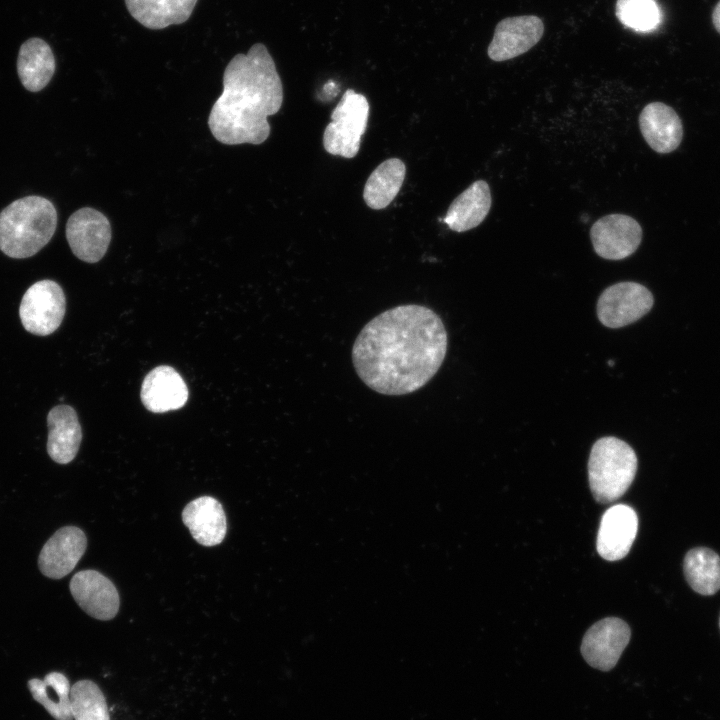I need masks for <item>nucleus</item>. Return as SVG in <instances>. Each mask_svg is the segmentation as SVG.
I'll return each instance as SVG.
<instances>
[{"instance_id":"obj_4","label":"nucleus","mask_w":720,"mask_h":720,"mask_svg":"<svg viewBox=\"0 0 720 720\" xmlns=\"http://www.w3.org/2000/svg\"><path fill=\"white\" fill-rule=\"evenodd\" d=\"M632 447L616 437H603L592 446L588 477L592 495L600 503L621 497L632 484L637 471Z\"/></svg>"},{"instance_id":"obj_21","label":"nucleus","mask_w":720,"mask_h":720,"mask_svg":"<svg viewBox=\"0 0 720 720\" xmlns=\"http://www.w3.org/2000/svg\"><path fill=\"white\" fill-rule=\"evenodd\" d=\"M17 71L24 88L37 92L51 80L55 72V57L50 46L40 38H30L19 50Z\"/></svg>"},{"instance_id":"obj_10","label":"nucleus","mask_w":720,"mask_h":720,"mask_svg":"<svg viewBox=\"0 0 720 720\" xmlns=\"http://www.w3.org/2000/svg\"><path fill=\"white\" fill-rule=\"evenodd\" d=\"M590 237L597 255L608 260H621L637 250L642 239V229L628 215L610 214L592 225Z\"/></svg>"},{"instance_id":"obj_20","label":"nucleus","mask_w":720,"mask_h":720,"mask_svg":"<svg viewBox=\"0 0 720 720\" xmlns=\"http://www.w3.org/2000/svg\"><path fill=\"white\" fill-rule=\"evenodd\" d=\"M130 15L142 26L161 30L186 22L198 0H124Z\"/></svg>"},{"instance_id":"obj_28","label":"nucleus","mask_w":720,"mask_h":720,"mask_svg":"<svg viewBox=\"0 0 720 720\" xmlns=\"http://www.w3.org/2000/svg\"><path fill=\"white\" fill-rule=\"evenodd\" d=\"M719 626H720V619H719Z\"/></svg>"},{"instance_id":"obj_11","label":"nucleus","mask_w":720,"mask_h":720,"mask_svg":"<svg viewBox=\"0 0 720 720\" xmlns=\"http://www.w3.org/2000/svg\"><path fill=\"white\" fill-rule=\"evenodd\" d=\"M544 33L542 20L534 15L507 17L495 27L487 53L491 60L506 61L535 46Z\"/></svg>"},{"instance_id":"obj_7","label":"nucleus","mask_w":720,"mask_h":720,"mask_svg":"<svg viewBox=\"0 0 720 720\" xmlns=\"http://www.w3.org/2000/svg\"><path fill=\"white\" fill-rule=\"evenodd\" d=\"M654 298L643 285L619 282L606 288L597 302V316L609 328H620L636 322L652 308Z\"/></svg>"},{"instance_id":"obj_9","label":"nucleus","mask_w":720,"mask_h":720,"mask_svg":"<svg viewBox=\"0 0 720 720\" xmlns=\"http://www.w3.org/2000/svg\"><path fill=\"white\" fill-rule=\"evenodd\" d=\"M631 630L626 622L608 617L592 625L583 637L581 653L585 661L601 671L611 670L628 645Z\"/></svg>"},{"instance_id":"obj_19","label":"nucleus","mask_w":720,"mask_h":720,"mask_svg":"<svg viewBox=\"0 0 720 720\" xmlns=\"http://www.w3.org/2000/svg\"><path fill=\"white\" fill-rule=\"evenodd\" d=\"M491 203L488 183L484 180H477L454 199L443 221L455 232L471 230L486 218Z\"/></svg>"},{"instance_id":"obj_17","label":"nucleus","mask_w":720,"mask_h":720,"mask_svg":"<svg viewBox=\"0 0 720 720\" xmlns=\"http://www.w3.org/2000/svg\"><path fill=\"white\" fill-rule=\"evenodd\" d=\"M182 520L192 537L203 546L218 545L226 535L223 507L211 496H202L188 503L183 509Z\"/></svg>"},{"instance_id":"obj_12","label":"nucleus","mask_w":720,"mask_h":720,"mask_svg":"<svg viewBox=\"0 0 720 720\" xmlns=\"http://www.w3.org/2000/svg\"><path fill=\"white\" fill-rule=\"evenodd\" d=\"M70 591L80 608L95 619H113L119 610L115 585L96 570L77 572L70 581Z\"/></svg>"},{"instance_id":"obj_26","label":"nucleus","mask_w":720,"mask_h":720,"mask_svg":"<svg viewBox=\"0 0 720 720\" xmlns=\"http://www.w3.org/2000/svg\"><path fill=\"white\" fill-rule=\"evenodd\" d=\"M615 14L626 27L648 32L661 22V10L656 0H617Z\"/></svg>"},{"instance_id":"obj_18","label":"nucleus","mask_w":720,"mask_h":720,"mask_svg":"<svg viewBox=\"0 0 720 720\" xmlns=\"http://www.w3.org/2000/svg\"><path fill=\"white\" fill-rule=\"evenodd\" d=\"M47 453L59 464L71 462L79 449L82 432L76 411L68 405L53 407L47 415Z\"/></svg>"},{"instance_id":"obj_1","label":"nucleus","mask_w":720,"mask_h":720,"mask_svg":"<svg viewBox=\"0 0 720 720\" xmlns=\"http://www.w3.org/2000/svg\"><path fill=\"white\" fill-rule=\"evenodd\" d=\"M447 345V332L437 313L423 305L405 304L380 313L363 327L352 348V362L373 391L405 395L433 378Z\"/></svg>"},{"instance_id":"obj_6","label":"nucleus","mask_w":720,"mask_h":720,"mask_svg":"<svg viewBox=\"0 0 720 720\" xmlns=\"http://www.w3.org/2000/svg\"><path fill=\"white\" fill-rule=\"evenodd\" d=\"M65 315V295L59 284L41 280L24 293L19 308L23 327L30 333L46 336L53 333Z\"/></svg>"},{"instance_id":"obj_22","label":"nucleus","mask_w":720,"mask_h":720,"mask_svg":"<svg viewBox=\"0 0 720 720\" xmlns=\"http://www.w3.org/2000/svg\"><path fill=\"white\" fill-rule=\"evenodd\" d=\"M406 174L404 162L390 158L379 164L368 177L363 199L374 210L386 208L400 191Z\"/></svg>"},{"instance_id":"obj_16","label":"nucleus","mask_w":720,"mask_h":720,"mask_svg":"<svg viewBox=\"0 0 720 720\" xmlns=\"http://www.w3.org/2000/svg\"><path fill=\"white\" fill-rule=\"evenodd\" d=\"M640 131L647 144L658 153L674 151L683 136L677 113L661 102L647 104L639 116Z\"/></svg>"},{"instance_id":"obj_14","label":"nucleus","mask_w":720,"mask_h":720,"mask_svg":"<svg viewBox=\"0 0 720 720\" xmlns=\"http://www.w3.org/2000/svg\"><path fill=\"white\" fill-rule=\"evenodd\" d=\"M638 517L628 505L618 504L610 507L603 514L598 536L597 551L608 561L624 558L636 537Z\"/></svg>"},{"instance_id":"obj_13","label":"nucleus","mask_w":720,"mask_h":720,"mask_svg":"<svg viewBox=\"0 0 720 720\" xmlns=\"http://www.w3.org/2000/svg\"><path fill=\"white\" fill-rule=\"evenodd\" d=\"M87 547L85 533L78 527L66 526L57 530L42 547L38 566L43 575L61 579L77 565Z\"/></svg>"},{"instance_id":"obj_5","label":"nucleus","mask_w":720,"mask_h":720,"mask_svg":"<svg viewBox=\"0 0 720 720\" xmlns=\"http://www.w3.org/2000/svg\"><path fill=\"white\" fill-rule=\"evenodd\" d=\"M369 117L367 98L347 89L331 113V122L323 134L325 150L336 156L353 158L357 155Z\"/></svg>"},{"instance_id":"obj_15","label":"nucleus","mask_w":720,"mask_h":720,"mask_svg":"<svg viewBox=\"0 0 720 720\" xmlns=\"http://www.w3.org/2000/svg\"><path fill=\"white\" fill-rule=\"evenodd\" d=\"M140 396L146 409L153 413H164L180 409L186 404L188 388L174 368L162 365L145 376Z\"/></svg>"},{"instance_id":"obj_23","label":"nucleus","mask_w":720,"mask_h":720,"mask_svg":"<svg viewBox=\"0 0 720 720\" xmlns=\"http://www.w3.org/2000/svg\"><path fill=\"white\" fill-rule=\"evenodd\" d=\"M27 686L33 699L56 720H73L71 687L64 674L50 672L43 679H30Z\"/></svg>"},{"instance_id":"obj_24","label":"nucleus","mask_w":720,"mask_h":720,"mask_svg":"<svg viewBox=\"0 0 720 720\" xmlns=\"http://www.w3.org/2000/svg\"><path fill=\"white\" fill-rule=\"evenodd\" d=\"M684 574L694 591L712 595L720 589V557L711 549H691L684 558Z\"/></svg>"},{"instance_id":"obj_27","label":"nucleus","mask_w":720,"mask_h":720,"mask_svg":"<svg viewBox=\"0 0 720 720\" xmlns=\"http://www.w3.org/2000/svg\"><path fill=\"white\" fill-rule=\"evenodd\" d=\"M712 21L715 29L720 33V0L715 5L712 13Z\"/></svg>"},{"instance_id":"obj_25","label":"nucleus","mask_w":720,"mask_h":720,"mask_svg":"<svg viewBox=\"0 0 720 720\" xmlns=\"http://www.w3.org/2000/svg\"><path fill=\"white\" fill-rule=\"evenodd\" d=\"M74 720H110L105 697L91 680H80L71 687Z\"/></svg>"},{"instance_id":"obj_8","label":"nucleus","mask_w":720,"mask_h":720,"mask_svg":"<svg viewBox=\"0 0 720 720\" xmlns=\"http://www.w3.org/2000/svg\"><path fill=\"white\" fill-rule=\"evenodd\" d=\"M112 237L108 218L100 211L84 207L75 211L66 224V238L80 260L96 263L103 258Z\"/></svg>"},{"instance_id":"obj_3","label":"nucleus","mask_w":720,"mask_h":720,"mask_svg":"<svg viewBox=\"0 0 720 720\" xmlns=\"http://www.w3.org/2000/svg\"><path fill=\"white\" fill-rule=\"evenodd\" d=\"M57 212L51 201L40 196L15 200L0 213V250L11 258H28L53 237Z\"/></svg>"},{"instance_id":"obj_2","label":"nucleus","mask_w":720,"mask_h":720,"mask_svg":"<svg viewBox=\"0 0 720 720\" xmlns=\"http://www.w3.org/2000/svg\"><path fill=\"white\" fill-rule=\"evenodd\" d=\"M283 102V86L266 46L236 54L223 72V90L208 116L213 137L226 145H259L270 135L268 116Z\"/></svg>"}]
</instances>
